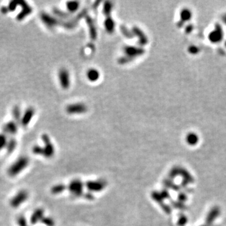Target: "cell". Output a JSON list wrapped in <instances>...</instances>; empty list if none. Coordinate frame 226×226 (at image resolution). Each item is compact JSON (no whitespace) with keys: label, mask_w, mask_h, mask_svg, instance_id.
<instances>
[{"label":"cell","mask_w":226,"mask_h":226,"mask_svg":"<svg viewBox=\"0 0 226 226\" xmlns=\"http://www.w3.org/2000/svg\"><path fill=\"white\" fill-rule=\"evenodd\" d=\"M29 192L25 189L18 190L11 198L10 205L13 208H18L25 204L29 199Z\"/></svg>","instance_id":"cell-2"},{"label":"cell","mask_w":226,"mask_h":226,"mask_svg":"<svg viewBox=\"0 0 226 226\" xmlns=\"http://www.w3.org/2000/svg\"><path fill=\"white\" fill-rule=\"evenodd\" d=\"M17 224L18 226H28V223L24 216H20L17 219Z\"/></svg>","instance_id":"cell-28"},{"label":"cell","mask_w":226,"mask_h":226,"mask_svg":"<svg viewBox=\"0 0 226 226\" xmlns=\"http://www.w3.org/2000/svg\"><path fill=\"white\" fill-rule=\"evenodd\" d=\"M131 30L134 34V36H136L138 37V43L141 46H144L148 43V37L142 30H141L138 26H133Z\"/></svg>","instance_id":"cell-11"},{"label":"cell","mask_w":226,"mask_h":226,"mask_svg":"<svg viewBox=\"0 0 226 226\" xmlns=\"http://www.w3.org/2000/svg\"><path fill=\"white\" fill-rule=\"evenodd\" d=\"M87 77L89 81L96 82L100 77V73L95 69H91L87 72Z\"/></svg>","instance_id":"cell-16"},{"label":"cell","mask_w":226,"mask_h":226,"mask_svg":"<svg viewBox=\"0 0 226 226\" xmlns=\"http://www.w3.org/2000/svg\"><path fill=\"white\" fill-rule=\"evenodd\" d=\"M17 141L16 140V139H14V138H11L10 139H8L6 147V151L8 153H12L17 148Z\"/></svg>","instance_id":"cell-19"},{"label":"cell","mask_w":226,"mask_h":226,"mask_svg":"<svg viewBox=\"0 0 226 226\" xmlns=\"http://www.w3.org/2000/svg\"><path fill=\"white\" fill-rule=\"evenodd\" d=\"M198 141V138L197 136L195 135H189L187 137V142L192 145L196 144Z\"/></svg>","instance_id":"cell-30"},{"label":"cell","mask_w":226,"mask_h":226,"mask_svg":"<svg viewBox=\"0 0 226 226\" xmlns=\"http://www.w3.org/2000/svg\"><path fill=\"white\" fill-rule=\"evenodd\" d=\"M220 210L219 207H213L207 216V218H206L207 224L208 225H211L214 222V220L219 217V216L220 215Z\"/></svg>","instance_id":"cell-14"},{"label":"cell","mask_w":226,"mask_h":226,"mask_svg":"<svg viewBox=\"0 0 226 226\" xmlns=\"http://www.w3.org/2000/svg\"><path fill=\"white\" fill-rule=\"evenodd\" d=\"M79 6H80L79 2L76 1L68 2L66 4V7L68 10V12L71 14L77 11L79 8Z\"/></svg>","instance_id":"cell-21"},{"label":"cell","mask_w":226,"mask_h":226,"mask_svg":"<svg viewBox=\"0 0 226 226\" xmlns=\"http://www.w3.org/2000/svg\"><path fill=\"white\" fill-rule=\"evenodd\" d=\"M85 18H86V22L87 23L89 28L90 37L92 40H96L97 37H98V32H97V28L95 25V23L92 20V18L91 17H89L88 14Z\"/></svg>","instance_id":"cell-12"},{"label":"cell","mask_w":226,"mask_h":226,"mask_svg":"<svg viewBox=\"0 0 226 226\" xmlns=\"http://www.w3.org/2000/svg\"><path fill=\"white\" fill-rule=\"evenodd\" d=\"M35 113V110L33 107H28L22 115L20 121V124L23 127H26L31 122V119H33Z\"/></svg>","instance_id":"cell-10"},{"label":"cell","mask_w":226,"mask_h":226,"mask_svg":"<svg viewBox=\"0 0 226 226\" xmlns=\"http://www.w3.org/2000/svg\"><path fill=\"white\" fill-rule=\"evenodd\" d=\"M30 164L28 156L22 155L16 159L10 165L7 170V173L10 177H16L25 170Z\"/></svg>","instance_id":"cell-1"},{"label":"cell","mask_w":226,"mask_h":226,"mask_svg":"<svg viewBox=\"0 0 226 226\" xmlns=\"http://www.w3.org/2000/svg\"><path fill=\"white\" fill-rule=\"evenodd\" d=\"M179 175L182 176L183 180L187 181L188 183H193L194 180L189 172L184 168L179 167Z\"/></svg>","instance_id":"cell-18"},{"label":"cell","mask_w":226,"mask_h":226,"mask_svg":"<svg viewBox=\"0 0 226 226\" xmlns=\"http://www.w3.org/2000/svg\"><path fill=\"white\" fill-rule=\"evenodd\" d=\"M0 11H1V13L2 14H7L9 12L7 6H3L1 8V9H0Z\"/></svg>","instance_id":"cell-34"},{"label":"cell","mask_w":226,"mask_h":226,"mask_svg":"<svg viewBox=\"0 0 226 226\" xmlns=\"http://www.w3.org/2000/svg\"><path fill=\"white\" fill-rule=\"evenodd\" d=\"M59 80L61 87L64 89H67L70 87V75L68 71L66 69H61L59 72Z\"/></svg>","instance_id":"cell-8"},{"label":"cell","mask_w":226,"mask_h":226,"mask_svg":"<svg viewBox=\"0 0 226 226\" xmlns=\"http://www.w3.org/2000/svg\"><path fill=\"white\" fill-rule=\"evenodd\" d=\"M87 111V107L83 103H74L66 107V111L69 115L84 114Z\"/></svg>","instance_id":"cell-7"},{"label":"cell","mask_w":226,"mask_h":226,"mask_svg":"<svg viewBox=\"0 0 226 226\" xmlns=\"http://www.w3.org/2000/svg\"><path fill=\"white\" fill-rule=\"evenodd\" d=\"M178 200H179V201L184 203L185 201H187V195L185 194V193L181 192V193H179V196H178Z\"/></svg>","instance_id":"cell-33"},{"label":"cell","mask_w":226,"mask_h":226,"mask_svg":"<svg viewBox=\"0 0 226 226\" xmlns=\"http://www.w3.org/2000/svg\"><path fill=\"white\" fill-rule=\"evenodd\" d=\"M12 115L14 119V121L17 122L18 124H20L21 118L22 116L21 109L18 106H14L12 110Z\"/></svg>","instance_id":"cell-20"},{"label":"cell","mask_w":226,"mask_h":226,"mask_svg":"<svg viewBox=\"0 0 226 226\" xmlns=\"http://www.w3.org/2000/svg\"><path fill=\"white\" fill-rule=\"evenodd\" d=\"M124 52L125 55L135 59V58L143 55L145 50L142 47L127 45L124 47Z\"/></svg>","instance_id":"cell-5"},{"label":"cell","mask_w":226,"mask_h":226,"mask_svg":"<svg viewBox=\"0 0 226 226\" xmlns=\"http://www.w3.org/2000/svg\"><path fill=\"white\" fill-rule=\"evenodd\" d=\"M53 13L55 17L62 20L64 19H68L71 17V13H69L68 11H63L58 8H54Z\"/></svg>","instance_id":"cell-17"},{"label":"cell","mask_w":226,"mask_h":226,"mask_svg":"<svg viewBox=\"0 0 226 226\" xmlns=\"http://www.w3.org/2000/svg\"><path fill=\"white\" fill-rule=\"evenodd\" d=\"M44 217V211L42 208H38L31 214L30 222L31 225H35L38 222H41Z\"/></svg>","instance_id":"cell-13"},{"label":"cell","mask_w":226,"mask_h":226,"mask_svg":"<svg viewBox=\"0 0 226 226\" xmlns=\"http://www.w3.org/2000/svg\"><path fill=\"white\" fill-rule=\"evenodd\" d=\"M32 152L35 155L38 156H43V147L40 146V145H35V146L32 148Z\"/></svg>","instance_id":"cell-27"},{"label":"cell","mask_w":226,"mask_h":226,"mask_svg":"<svg viewBox=\"0 0 226 226\" xmlns=\"http://www.w3.org/2000/svg\"><path fill=\"white\" fill-rule=\"evenodd\" d=\"M40 17L42 22L48 28H53L57 26H61L62 20L57 18L55 16L50 15L46 12H42Z\"/></svg>","instance_id":"cell-3"},{"label":"cell","mask_w":226,"mask_h":226,"mask_svg":"<svg viewBox=\"0 0 226 226\" xmlns=\"http://www.w3.org/2000/svg\"><path fill=\"white\" fill-rule=\"evenodd\" d=\"M178 175H179V167H175L170 170L169 173V176L170 179H173Z\"/></svg>","instance_id":"cell-29"},{"label":"cell","mask_w":226,"mask_h":226,"mask_svg":"<svg viewBox=\"0 0 226 226\" xmlns=\"http://www.w3.org/2000/svg\"><path fill=\"white\" fill-rule=\"evenodd\" d=\"M112 4L110 2H106L103 5V13L105 17L111 16V11L112 9Z\"/></svg>","instance_id":"cell-23"},{"label":"cell","mask_w":226,"mask_h":226,"mask_svg":"<svg viewBox=\"0 0 226 226\" xmlns=\"http://www.w3.org/2000/svg\"><path fill=\"white\" fill-rule=\"evenodd\" d=\"M18 124L14 120L7 122L3 127V132L7 136H14L18 133Z\"/></svg>","instance_id":"cell-9"},{"label":"cell","mask_w":226,"mask_h":226,"mask_svg":"<svg viewBox=\"0 0 226 226\" xmlns=\"http://www.w3.org/2000/svg\"><path fill=\"white\" fill-rule=\"evenodd\" d=\"M104 25L106 30L108 32L109 34H112L115 31L116 23L115 22L111 17V16L106 17L104 22Z\"/></svg>","instance_id":"cell-15"},{"label":"cell","mask_w":226,"mask_h":226,"mask_svg":"<svg viewBox=\"0 0 226 226\" xmlns=\"http://www.w3.org/2000/svg\"><path fill=\"white\" fill-rule=\"evenodd\" d=\"M18 6H19V1L13 0V1H11L9 2L7 8L9 12H13L17 10Z\"/></svg>","instance_id":"cell-25"},{"label":"cell","mask_w":226,"mask_h":226,"mask_svg":"<svg viewBox=\"0 0 226 226\" xmlns=\"http://www.w3.org/2000/svg\"><path fill=\"white\" fill-rule=\"evenodd\" d=\"M187 222H188L187 217L185 216L182 215L179 217L178 220V225L179 226H184L185 224H187Z\"/></svg>","instance_id":"cell-31"},{"label":"cell","mask_w":226,"mask_h":226,"mask_svg":"<svg viewBox=\"0 0 226 226\" xmlns=\"http://www.w3.org/2000/svg\"><path fill=\"white\" fill-rule=\"evenodd\" d=\"M120 31L122 34L127 38H133L135 37L132 30L127 28L124 25L120 26Z\"/></svg>","instance_id":"cell-22"},{"label":"cell","mask_w":226,"mask_h":226,"mask_svg":"<svg viewBox=\"0 0 226 226\" xmlns=\"http://www.w3.org/2000/svg\"><path fill=\"white\" fill-rule=\"evenodd\" d=\"M133 60H134V59L131 58L130 57H128V56L124 55V56H123V57L118 59V62L119 64H121V65H124V64L128 63H130V62L133 61Z\"/></svg>","instance_id":"cell-26"},{"label":"cell","mask_w":226,"mask_h":226,"mask_svg":"<svg viewBox=\"0 0 226 226\" xmlns=\"http://www.w3.org/2000/svg\"><path fill=\"white\" fill-rule=\"evenodd\" d=\"M19 6L21 7L22 10L17 16V20L18 21H22L28 16L31 14L33 11V8L25 1L20 0L19 1Z\"/></svg>","instance_id":"cell-6"},{"label":"cell","mask_w":226,"mask_h":226,"mask_svg":"<svg viewBox=\"0 0 226 226\" xmlns=\"http://www.w3.org/2000/svg\"><path fill=\"white\" fill-rule=\"evenodd\" d=\"M42 139L44 144L43 150V156L45 158H52L55 153V148L54 144L51 142V140L46 134H43L42 136Z\"/></svg>","instance_id":"cell-4"},{"label":"cell","mask_w":226,"mask_h":226,"mask_svg":"<svg viewBox=\"0 0 226 226\" xmlns=\"http://www.w3.org/2000/svg\"><path fill=\"white\" fill-rule=\"evenodd\" d=\"M8 141L7 135L5 133H0V151H2L4 148H6V144Z\"/></svg>","instance_id":"cell-24"},{"label":"cell","mask_w":226,"mask_h":226,"mask_svg":"<svg viewBox=\"0 0 226 226\" xmlns=\"http://www.w3.org/2000/svg\"><path fill=\"white\" fill-rule=\"evenodd\" d=\"M202 226H207V225H202Z\"/></svg>","instance_id":"cell-35"},{"label":"cell","mask_w":226,"mask_h":226,"mask_svg":"<svg viewBox=\"0 0 226 226\" xmlns=\"http://www.w3.org/2000/svg\"><path fill=\"white\" fill-rule=\"evenodd\" d=\"M172 204H173V206L174 207H176V208H179V209H185L186 207L185 205V204L183 203V202H181L180 201H178V202H176V201H174L172 202Z\"/></svg>","instance_id":"cell-32"}]
</instances>
